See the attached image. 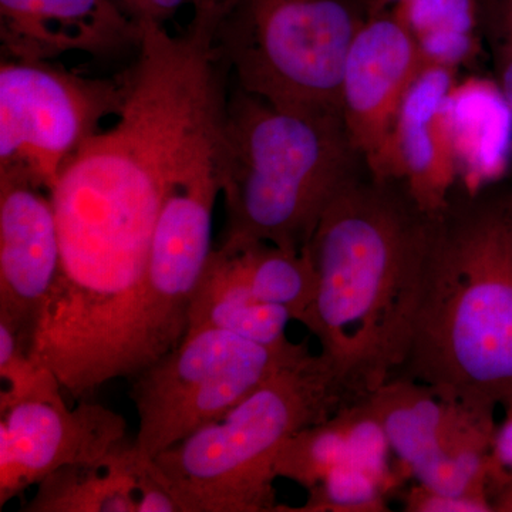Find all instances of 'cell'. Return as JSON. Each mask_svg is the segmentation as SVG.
Listing matches in <instances>:
<instances>
[{"label": "cell", "instance_id": "2", "mask_svg": "<svg viewBox=\"0 0 512 512\" xmlns=\"http://www.w3.org/2000/svg\"><path fill=\"white\" fill-rule=\"evenodd\" d=\"M396 376L473 409L512 394V184H457L436 241L406 362Z\"/></svg>", "mask_w": 512, "mask_h": 512}, {"label": "cell", "instance_id": "6", "mask_svg": "<svg viewBox=\"0 0 512 512\" xmlns=\"http://www.w3.org/2000/svg\"><path fill=\"white\" fill-rule=\"evenodd\" d=\"M308 355V342L268 346L225 330H187L174 349L128 379L137 450L153 460Z\"/></svg>", "mask_w": 512, "mask_h": 512}, {"label": "cell", "instance_id": "11", "mask_svg": "<svg viewBox=\"0 0 512 512\" xmlns=\"http://www.w3.org/2000/svg\"><path fill=\"white\" fill-rule=\"evenodd\" d=\"M60 264L49 192L23 175L0 173V320L33 349Z\"/></svg>", "mask_w": 512, "mask_h": 512}, {"label": "cell", "instance_id": "19", "mask_svg": "<svg viewBox=\"0 0 512 512\" xmlns=\"http://www.w3.org/2000/svg\"><path fill=\"white\" fill-rule=\"evenodd\" d=\"M0 412L25 402H64L59 377L33 355L9 323L0 320Z\"/></svg>", "mask_w": 512, "mask_h": 512}, {"label": "cell", "instance_id": "7", "mask_svg": "<svg viewBox=\"0 0 512 512\" xmlns=\"http://www.w3.org/2000/svg\"><path fill=\"white\" fill-rule=\"evenodd\" d=\"M130 69L92 77L55 62L2 59L0 173L50 192L80 148L126 103Z\"/></svg>", "mask_w": 512, "mask_h": 512}, {"label": "cell", "instance_id": "1", "mask_svg": "<svg viewBox=\"0 0 512 512\" xmlns=\"http://www.w3.org/2000/svg\"><path fill=\"white\" fill-rule=\"evenodd\" d=\"M440 212L424 210L403 180L366 164L336 192L313 232L306 251L318 291L306 328L352 402L406 362Z\"/></svg>", "mask_w": 512, "mask_h": 512}, {"label": "cell", "instance_id": "3", "mask_svg": "<svg viewBox=\"0 0 512 512\" xmlns=\"http://www.w3.org/2000/svg\"><path fill=\"white\" fill-rule=\"evenodd\" d=\"M366 161L342 114L278 106L229 82L215 137L225 227L217 247L302 254L336 192Z\"/></svg>", "mask_w": 512, "mask_h": 512}, {"label": "cell", "instance_id": "16", "mask_svg": "<svg viewBox=\"0 0 512 512\" xmlns=\"http://www.w3.org/2000/svg\"><path fill=\"white\" fill-rule=\"evenodd\" d=\"M291 315L279 306L259 301L239 274L231 252L214 248L188 311V329H218L252 342L281 346Z\"/></svg>", "mask_w": 512, "mask_h": 512}, {"label": "cell", "instance_id": "13", "mask_svg": "<svg viewBox=\"0 0 512 512\" xmlns=\"http://www.w3.org/2000/svg\"><path fill=\"white\" fill-rule=\"evenodd\" d=\"M143 25L114 0H0L2 59L55 62L70 53L97 60L136 57Z\"/></svg>", "mask_w": 512, "mask_h": 512}, {"label": "cell", "instance_id": "18", "mask_svg": "<svg viewBox=\"0 0 512 512\" xmlns=\"http://www.w3.org/2000/svg\"><path fill=\"white\" fill-rule=\"evenodd\" d=\"M339 410L286 441L276 458V478H286L309 491L330 470L350 463L348 434Z\"/></svg>", "mask_w": 512, "mask_h": 512}, {"label": "cell", "instance_id": "23", "mask_svg": "<svg viewBox=\"0 0 512 512\" xmlns=\"http://www.w3.org/2000/svg\"><path fill=\"white\" fill-rule=\"evenodd\" d=\"M127 15L138 23L153 20L164 25L165 20L173 18L181 9L200 5L204 0H114Z\"/></svg>", "mask_w": 512, "mask_h": 512}, {"label": "cell", "instance_id": "27", "mask_svg": "<svg viewBox=\"0 0 512 512\" xmlns=\"http://www.w3.org/2000/svg\"><path fill=\"white\" fill-rule=\"evenodd\" d=\"M508 178H510V181H511V184H512V177H508Z\"/></svg>", "mask_w": 512, "mask_h": 512}, {"label": "cell", "instance_id": "12", "mask_svg": "<svg viewBox=\"0 0 512 512\" xmlns=\"http://www.w3.org/2000/svg\"><path fill=\"white\" fill-rule=\"evenodd\" d=\"M457 89V66L433 62L423 70L400 110L383 174L403 180L434 214L460 181Z\"/></svg>", "mask_w": 512, "mask_h": 512}, {"label": "cell", "instance_id": "20", "mask_svg": "<svg viewBox=\"0 0 512 512\" xmlns=\"http://www.w3.org/2000/svg\"><path fill=\"white\" fill-rule=\"evenodd\" d=\"M389 485L366 468L343 463L330 470L319 484L308 491L309 497L299 512H382L387 511Z\"/></svg>", "mask_w": 512, "mask_h": 512}, {"label": "cell", "instance_id": "8", "mask_svg": "<svg viewBox=\"0 0 512 512\" xmlns=\"http://www.w3.org/2000/svg\"><path fill=\"white\" fill-rule=\"evenodd\" d=\"M218 197L214 143L174 181L158 212L138 316L133 376L174 349L187 333L192 296L215 248L212 215Z\"/></svg>", "mask_w": 512, "mask_h": 512}, {"label": "cell", "instance_id": "15", "mask_svg": "<svg viewBox=\"0 0 512 512\" xmlns=\"http://www.w3.org/2000/svg\"><path fill=\"white\" fill-rule=\"evenodd\" d=\"M20 511L181 512V507L127 437L96 463L53 471Z\"/></svg>", "mask_w": 512, "mask_h": 512}, {"label": "cell", "instance_id": "26", "mask_svg": "<svg viewBox=\"0 0 512 512\" xmlns=\"http://www.w3.org/2000/svg\"><path fill=\"white\" fill-rule=\"evenodd\" d=\"M362 2L365 3L367 12L372 16L375 13L383 12V10L396 8V6L406 3L407 0H362ZM473 2L476 3L478 10H480L481 22H483L485 13L490 9L493 0H473Z\"/></svg>", "mask_w": 512, "mask_h": 512}, {"label": "cell", "instance_id": "9", "mask_svg": "<svg viewBox=\"0 0 512 512\" xmlns=\"http://www.w3.org/2000/svg\"><path fill=\"white\" fill-rule=\"evenodd\" d=\"M433 62L397 8L369 16L353 40L340 107L350 140L373 173L384 174L407 93Z\"/></svg>", "mask_w": 512, "mask_h": 512}, {"label": "cell", "instance_id": "10", "mask_svg": "<svg viewBox=\"0 0 512 512\" xmlns=\"http://www.w3.org/2000/svg\"><path fill=\"white\" fill-rule=\"evenodd\" d=\"M127 439L120 413L90 399L25 402L0 412V505L37 485L53 471L92 464Z\"/></svg>", "mask_w": 512, "mask_h": 512}, {"label": "cell", "instance_id": "21", "mask_svg": "<svg viewBox=\"0 0 512 512\" xmlns=\"http://www.w3.org/2000/svg\"><path fill=\"white\" fill-rule=\"evenodd\" d=\"M481 36L493 62L494 83L512 111V0H493L481 23Z\"/></svg>", "mask_w": 512, "mask_h": 512}, {"label": "cell", "instance_id": "17", "mask_svg": "<svg viewBox=\"0 0 512 512\" xmlns=\"http://www.w3.org/2000/svg\"><path fill=\"white\" fill-rule=\"evenodd\" d=\"M221 249L234 256L239 274L259 301L284 308L292 320L308 326L318 276L306 249L302 254H293L268 242Z\"/></svg>", "mask_w": 512, "mask_h": 512}, {"label": "cell", "instance_id": "22", "mask_svg": "<svg viewBox=\"0 0 512 512\" xmlns=\"http://www.w3.org/2000/svg\"><path fill=\"white\" fill-rule=\"evenodd\" d=\"M404 510L409 512H493L490 498L480 495H451L414 485L404 497Z\"/></svg>", "mask_w": 512, "mask_h": 512}, {"label": "cell", "instance_id": "25", "mask_svg": "<svg viewBox=\"0 0 512 512\" xmlns=\"http://www.w3.org/2000/svg\"><path fill=\"white\" fill-rule=\"evenodd\" d=\"M490 497L494 511L512 512V474H504L503 477L493 481Z\"/></svg>", "mask_w": 512, "mask_h": 512}, {"label": "cell", "instance_id": "14", "mask_svg": "<svg viewBox=\"0 0 512 512\" xmlns=\"http://www.w3.org/2000/svg\"><path fill=\"white\" fill-rule=\"evenodd\" d=\"M363 400L409 470L443 451L494 441L495 410L453 402L409 377L394 376Z\"/></svg>", "mask_w": 512, "mask_h": 512}, {"label": "cell", "instance_id": "4", "mask_svg": "<svg viewBox=\"0 0 512 512\" xmlns=\"http://www.w3.org/2000/svg\"><path fill=\"white\" fill-rule=\"evenodd\" d=\"M349 403L332 362L311 353L158 454L151 468L181 512L282 511L274 487L282 447Z\"/></svg>", "mask_w": 512, "mask_h": 512}, {"label": "cell", "instance_id": "24", "mask_svg": "<svg viewBox=\"0 0 512 512\" xmlns=\"http://www.w3.org/2000/svg\"><path fill=\"white\" fill-rule=\"evenodd\" d=\"M503 406L504 419L495 429L491 457L495 471L512 474V394L505 400Z\"/></svg>", "mask_w": 512, "mask_h": 512}, {"label": "cell", "instance_id": "5", "mask_svg": "<svg viewBox=\"0 0 512 512\" xmlns=\"http://www.w3.org/2000/svg\"><path fill=\"white\" fill-rule=\"evenodd\" d=\"M362 0H221L214 47L232 83L284 107L342 114Z\"/></svg>", "mask_w": 512, "mask_h": 512}]
</instances>
